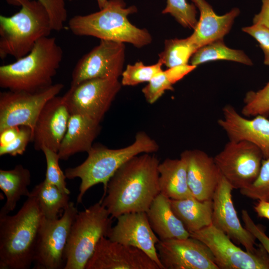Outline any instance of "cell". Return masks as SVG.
Segmentation results:
<instances>
[{
  "mask_svg": "<svg viewBox=\"0 0 269 269\" xmlns=\"http://www.w3.org/2000/svg\"><path fill=\"white\" fill-rule=\"evenodd\" d=\"M122 85L118 79H93L71 85L63 96L70 114L100 123Z\"/></svg>",
  "mask_w": 269,
  "mask_h": 269,
  "instance_id": "9c48e42d",
  "label": "cell"
},
{
  "mask_svg": "<svg viewBox=\"0 0 269 269\" xmlns=\"http://www.w3.org/2000/svg\"><path fill=\"white\" fill-rule=\"evenodd\" d=\"M70 0V1H71V0Z\"/></svg>",
  "mask_w": 269,
  "mask_h": 269,
  "instance_id": "ee69618b",
  "label": "cell"
},
{
  "mask_svg": "<svg viewBox=\"0 0 269 269\" xmlns=\"http://www.w3.org/2000/svg\"><path fill=\"white\" fill-rule=\"evenodd\" d=\"M100 9L103 8L107 4L108 0H96Z\"/></svg>",
  "mask_w": 269,
  "mask_h": 269,
  "instance_id": "7bdbcfd3",
  "label": "cell"
},
{
  "mask_svg": "<svg viewBox=\"0 0 269 269\" xmlns=\"http://www.w3.org/2000/svg\"><path fill=\"white\" fill-rule=\"evenodd\" d=\"M233 189L222 175L212 198V224L233 242L243 246L246 251L255 252L256 239L241 224L232 200Z\"/></svg>",
  "mask_w": 269,
  "mask_h": 269,
  "instance_id": "2e32d148",
  "label": "cell"
},
{
  "mask_svg": "<svg viewBox=\"0 0 269 269\" xmlns=\"http://www.w3.org/2000/svg\"><path fill=\"white\" fill-rule=\"evenodd\" d=\"M197 50L188 37L167 39L165 41L163 50L158 54V61L168 68L186 65Z\"/></svg>",
  "mask_w": 269,
  "mask_h": 269,
  "instance_id": "f546056e",
  "label": "cell"
},
{
  "mask_svg": "<svg viewBox=\"0 0 269 269\" xmlns=\"http://www.w3.org/2000/svg\"><path fill=\"white\" fill-rule=\"evenodd\" d=\"M163 64L159 61L154 64L145 65L141 61L129 64L122 74L123 86H134L145 82H149L163 70Z\"/></svg>",
  "mask_w": 269,
  "mask_h": 269,
  "instance_id": "4dcf8cb0",
  "label": "cell"
},
{
  "mask_svg": "<svg viewBox=\"0 0 269 269\" xmlns=\"http://www.w3.org/2000/svg\"><path fill=\"white\" fill-rule=\"evenodd\" d=\"M171 208L189 233L212 224L213 201H200L194 197L169 199Z\"/></svg>",
  "mask_w": 269,
  "mask_h": 269,
  "instance_id": "d4e9b609",
  "label": "cell"
},
{
  "mask_svg": "<svg viewBox=\"0 0 269 269\" xmlns=\"http://www.w3.org/2000/svg\"><path fill=\"white\" fill-rule=\"evenodd\" d=\"M85 269H160L142 251L103 237Z\"/></svg>",
  "mask_w": 269,
  "mask_h": 269,
  "instance_id": "e0dca14e",
  "label": "cell"
},
{
  "mask_svg": "<svg viewBox=\"0 0 269 269\" xmlns=\"http://www.w3.org/2000/svg\"><path fill=\"white\" fill-rule=\"evenodd\" d=\"M159 163L155 155L143 153L131 158L116 171L100 200L113 218L148 210L160 193Z\"/></svg>",
  "mask_w": 269,
  "mask_h": 269,
  "instance_id": "6da1fadb",
  "label": "cell"
},
{
  "mask_svg": "<svg viewBox=\"0 0 269 269\" xmlns=\"http://www.w3.org/2000/svg\"><path fill=\"white\" fill-rule=\"evenodd\" d=\"M116 219V224L112 227L106 237L111 241L142 251L160 269H163L156 247L160 240L152 230L146 213H128Z\"/></svg>",
  "mask_w": 269,
  "mask_h": 269,
  "instance_id": "9a60e30c",
  "label": "cell"
},
{
  "mask_svg": "<svg viewBox=\"0 0 269 269\" xmlns=\"http://www.w3.org/2000/svg\"><path fill=\"white\" fill-rule=\"evenodd\" d=\"M223 176L233 189L248 187L257 178L264 159L260 149L247 141H231L214 157Z\"/></svg>",
  "mask_w": 269,
  "mask_h": 269,
  "instance_id": "8fae6325",
  "label": "cell"
},
{
  "mask_svg": "<svg viewBox=\"0 0 269 269\" xmlns=\"http://www.w3.org/2000/svg\"><path fill=\"white\" fill-rule=\"evenodd\" d=\"M242 30L258 41L264 53V64L269 66V28L263 25L254 24L252 26L243 27Z\"/></svg>",
  "mask_w": 269,
  "mask_h": 269,
  "instance_id": "74e56055",
  "label": "cell"
},
{
  "mask_svg": "<svg viewBox=\"0 0 269 269\" xmlns=\"http://www.w3.org/2000/svg\"><path fill=\"white\" fill-rule=\"evenodd\" d=\"M158 149L157 142L143 131L138 132L134 141L123 148L111 149L101 143L93 144L84 162L65 170L67 179H81L77 204L82 202L88 189L100 183L104 186V193L102 199L103 198L109 180L123 164L134 156L143 153H153Z\"/></svg>",
  "mask_w": 269,
  "mask_h": 269,
  "instance_id": "3957f363",
  "label": "cell"
},
{
  "mask_svg": "<svg viewBox=\"0 0 269 269\" xmlns=\"http://www.w3.org/2000/svg\"><path fill=\"white\" fill-rule=\"evenodd\" d=\"M63 56V50L55 37H43L28 54L0 66V87L12 91L43 90L53 85Z\"/></svg>",
  "mask_w": 269,
  "mask_h": 269,
  "instance_id": "7a4b0ae2",
  "label": "cell"
},
{
  "mask_svg": "<svg viewBox=\"0 0 269 269\" xmlns=\"http://www.w3.org/2000/svg\"><path fill=\"white\" fill-rule=\"evenodd\" d=\"M150 225L160 240L190 237L181 221L173 212L168 198L159 193L146 212Z\"/></svg>",
  "mask_w": 269,
  "mask_h": 269,
  "instance_id": "603a6c76",
  "label": "cell"
},
{
  "mask_svg": "<svg viewBox=\"0 0 269 269\" xmlns=\"http://www.w3.org/2000/svg\"><path fill=\"white\" fill-rule=\"evenodd\" d=\"M101 130L100 123L79 114H71L57 152L60 160H67L78 152H88Z\"/></svg>",
  "mask_w": 269,
  "mask_h": 269,
  "instance_id": "7402d4cb",
  "label": "cell"
},
{
  "mask_svg": "<svg viewBox=\"0 0 269 269\" xmlns=\"http://www.w3.org/2000/svg\"><path fill=\"white\" fill-rule=\"evenodd\" d=\"M41 151L44 154L46 162V170L44 180L47 182L55 185L62 191L69 195L70 191L67 187L66 176L59 166L60 158L58 152L46 146H43Z\"/></svg>",
  "mask_w": 269,
  "mask_h": 269,
  "instance_id": "836d02e7",
  "label": "cell"
},
{
  "mask_svg": "<svg viewBox=\"0 0 269 269\" xmlns=\"http://www.w3.org/2000/svg\"><path fill=\"white\" fill-rule=\"evenodd\" d=\"M42 217L31 195L16 214L0 215V269L30 268Z\"/></svg>",
  "mask_w": 269,
  "mask_h": 269,
  "instance_id": "277c9868",
  "label": "cell"
},
{
  "mask_svg": "<svg viewBox=\"0 0 269 269\" xmlns=\"http://www.w3.org/2000/svg\"><path fill=\"white\" fill-rule=\"evenodd\" d=\"M112 219L101 201L78 211L68 238L64 269H85L98 242L112 228Z\"/></svg>",
  "mask_w": 269,
  "mask_h": 269,
  "instance_id": "52a82bcc",
  "label": "cell"
},
{
  "mask_svg": "<svg viewBox=\"0 0 269 269\" xmlns=\"http://www.w3.org/2000/svg\"><path fill=\"white\" fill-rule=\"evenodd\" d=\"M196 66L186 64L162 70L142 89L146 101L154 103L166 90H173L172 85L194 70Z\"/></svg>",
  "mask_w": 269,
  "mask_h": 269,
  "instance_id": "83f0119b",
  "label": "cell"
},
{
  "mask_svg": "<svg viewBox=\"0 0 269 269\" xmlns=\"http://www.w3.org/2000/svg\"><path fill=\"white\" fill-rule=\"evenodd\" d=\"M125 58L124 43L101 40L78 61L72 73L71 85L93 79H118L123 72Z\"/></svg>",
  "mask_w": 269,
  "mask_h": 269,
  "instance_id": "4fadbf2b",
  "label": "cell"
},
{
  "mask_svg": "<svg viewBox=\"0 0 269 269\" xmlns=\"http://www.w3.org/2000/svg\"><path fill=\"white\" fill-rule=\"evenodd\" d=\"M254 208L259 217L269 220V201L258 200Z\"/></svg>",
  "mask_w": 269,
  "mask_h": 269,
  "instance_id": "b9f144b4",
  "label": "cell"
},
{
  "mask_svg": "<svg viewBox=\"0 0 269 269\" xmlns=\"http://www.w3.org/2000/svg\"><path fill=\"white\" fill-rule=\"evenodd\" d=\"M156 247L163 269H219L209 248L192 237L159 240Z\"/></svg>",
  "mask_w": 269,
  "mask_h": 269,
  "instance_id": "5bb4252c",
  "label": "cell"
},
{
  "mask_svg": "<svg viewBox=\"0 0 269 269\" xmlns=\"http://www.w3.org/2000/svg\"><path fill=\"white\" fill-rule=\"evenodd\" d=\"M260 12L253 18V23L263 25L269 28V0H262Z\"/></svg>",
  "mask_w": 269,
  "mask_h": 269,
  "instance_id": "ab89813d",
  "label": "cell"
},
{
  "mask_svg": "<svg viewBox=\"0 0 269 269\" xmlns=\"http://www.w3.org/2000/svg\"><path fill=\"white\" fill-rule=\"evenodd\" d=\"M166 0V5L162 13L169 14L183 26L194 29L198 22L195 5L186 0Z\"/></svg>",
  "mask_w": 269,
  "mask_h": 269,
  "instance_id": "d6a6232c",
  "label": "cell"
},
{
  "mask_svg": "<svg viewBox=\"0 0 269 269\" xmlns=\"http://www.w3.org/2000/svg\"><path fill=\"white\" fill-rule=\"evenodd\" d=\"M242 218L245 228L261 243L269 257V238L266 235L262 228L256 225L246 210L242 211Z\"/></svg>",
  "mask_w": 269,
  "mask_h": 269,
  "instance_id": "f35d334b",
  "label": "cell"
},
{
  "mask_svg": "<svg viewBox=\"0 0 269 269\" xmlns=\"http://www.w3.org/2000/svg\"><path fill=\"white\" fill-rule=\"evenodd\" d=\"M241 114L245 117L269 116V82L262 89L248 92L244 98Z\"/></svg>",
  "mask_w": 269,
  "mask_h": 269,
  "instance_id": "1f68e13d",
  "label": "cell"
},
{
  "mask_svg": "<svg viewBox=\"0 0 269 269\" xmlns=\"http://www.w3.org/2000/svg\"><path fill=\"white\" fill-rule=\"evenodd\" d=\"M216 60H227L248 65L252 60L242 50L230 48L225 45L223 39H219L198 48L190 58L191 65H197Z\"/></svg>",
  "mask_w": 269,
  "mask_h": 269,
  "instance_id": "f1b7e54d",
  "label": "cell"
},
{
  "mask_svg": "<svg viewBox=\"0 0 269 269\" xmlns=\"http://www.w3.org/2000/svg\"><path fill=\"white\" fill-rule=\"evenodd\" d=\"M240 191L242 195L253 200L269 201V159H263L256 179Z\"/></svg>",
  "mask_w": 269,
  "mask_h": 269,
  "instance_id": "e575fe53",
  "label": "cell"
},
{
  "mask_svg": "<svg viewBox=\"0 0 269 269\" xmlns=\"http://www.w3.org/2000/svg\"><path fill=\"white\" fill-rule=\"evenodd\" d=\"M30 183V171L21 164L10 170H0V189L6 197L0 215H7L12 211L21 196H29L28 186Z\"/></svg>",
  "mask_w": 269,
  "mask_h": 269,
  "instance_id": "484cf974",
  "label": "cell"
},
{
  "mask_svg": "<svg viewBox=\"0 0 269 269\" xmlns=\"http://www.w3.org/2000/svg\"><path fill=\"white\" fill-rule=\"evenodd\" d=\"M137 10L134 5L126 7L123 0H108L98 11L72 17L68 27L75 35L129 43L141 48L150 44L152 37L146 29L138 28L129 20L128 16Z\"/></svg>",
  "mask_w": 269,
  "mask_h": 269,
  "instance_id": "5b68a950",
  "label": "cell"
},
{
  "mask_svg": "<svg viewBox=\"0 0 269 269\" xmlns=\"http://www.w3.org/2000/svg\"><path fill=\"white\" fill-rule=\"evenodd\" d=\"M63 88V84L56 83L34 93L10 90L0 92V132L20 126L28 127L32 131L45 104Z\"/></svg>",
  "mask_w": 269,
  "mask_h": 269,
  "instance_id": "7c38bea8",
  "label": "cell"
},
{
  "mask_svg": "<svg viewBox=\"0 0 269 269\" xmlns=\"http://www.w3.org/2000/svg\"><path fill=\"white\" fill-rule=\"evenodd\" d=\"M18 0H6L9 4L16 5ZM47 10L53 30L59 31L64 27L67 18V12L65 7V0H37Z\"/></svg>",
  "mask_w": 269,
  "mask_h": 269,
  "instance_id": "d590c367",
  "label": "cell"
},
{
  "mask_svg": "<svg viewBox=\"0 0 269 269\" xmlns=\"http://www.w3.org/2000/svg\"><path fill=\"white\" fill-rule=\"evenodd\" d=\"M212 253L219 269H269V257L260 245L254 253L244 251L212 224L190 233Z\"/></svg>",
  "mask_w": 269,
  "mask_h": 269,
  "instance_id": "30bf717a",
  "label": "cell"
},
{
  "mask_svg": "<svg viewBox=\"0 0 269 269\" xmlns=\"http://www.w3.org/2000/svg\"><path fill=\"white\" fill-rule=\"evenodd\" d=\"M199 10L200 16L193 33L188 37L190 42L198 49L219 39L230 30L240 10L234 8L223 15H218L205 0H191Z\"/></svg>",
  "mask_w": 269,
  "mask_h": 269,
  "instance_id": "44dd1931",
  "label": "cell"
},
{
  "mask_svg": "<svg viewBox=\"0 0 269 269\" xmlns=\"http://www.w3.org/2000/svg\"><path fill=\"white\" fill-rule=\"evenodd\" d=\"M78 212L74 203L70 202L60 218L49 219L43 216L34 249L33 269H64L68 238Z\"/></svg>",
  "mask_w": 269,
  "mask_h": 269,
  "instance_id": "ba28073f",
  "label": "cell"
},
{
  "mask_svg": "<svg viewBox=\"0 0 269 269\" xmlns=\"http://www.w3.org/2000/svg\"><path fill=\"white\" fill-rule=\"evenodd\" d=\"M29 195L35 198L42 216L49 219L59 218L70 203L69 194L45 180L35 185Z\"/></svg>",
  "mask_w": 269,
  "mask_h": 269,
  "instance_id": "4316f807",
  "label": "cell"
},
{
  "mask_svg": "<svg viewBox=\"0 0 269 269\" xmlns=\"http://www.w3.org/2000/svg\"><path fill=\"white\" fill-rule=\"evenodd\" d=\"M71 114L63 96H55L44 106L32 130L31 141L36 150L46 146L58 152Z\"/></svg>",
  "mask_w": 269,
  "mask_h": 269,
  "instance_id": "ac0fdd59",
  "label": "cell"
},
{
  "mask_svg": "<svg viewBox=\"0 0 269 269\" xmlns=\"http://www.w3.org/2000/svg\"><path fill=\"white\" fill-rule=\"evenodd\" d=\"M223 117L218 124L224 131L229 140H245L252 143L261 151L264 159H269V120L258 115L252 119L244 117L230 105L222 110Z\"/></svg>",
  "mask_w": 269,
  "mask_h": 269,
  "instance_id": "d6986e66",
  "label": "cell"
},
{
  "mask_svg": "<svg viewBox=\"0 0 269 269\" xmlns=\"http://www.w3.org/2000/svg\"><path fill=\"white\" fill-rule=\"evenodd\" d=\"M160 193L170 199L194 197L189 188L185 160L166 158L158 166Z\"/></svg>",
  "mask_w": 269,
  "mask_h": 269,
  "instance_id": "cb8c5ba5",
  "label": "cell"
},
{
  "mask_svg": "<svg viewBox=\"0 0 269 269\" xmlns=\"http://www.w3.org/2000/svg\"><path fill=\"white\" fill-rule=\"evenodd\" d=\"M32 130L26 126H20L19 132L15 138L9 144L0 146V156L8 154L15 156L22 155L25 152L26 147L31 141Z\"/></svg>",
  "mask_w": 269,
  "mask_h": 269,
  "instance_id": "8d00e7d4",
  "label": "cell"
},
{
  "mask_svg": "<svg viewBox=\"0 0 269 269\" xmlns=\"http://www.w3.org/2000/svg\"><path fill=\"white\" fill-rule=\"evenodd\" d=\"M20 9L13 15H0V57L16 60L28 54L40 39L53 28L49 14L37 0H18Z\"/></svg>",
  "mask_w": 269,
  "mask_h": 269,
  "instance_id": "8992f818",
  "label": "cell"
},
{
  "mask_svg": "<svg viewBox=\"0 0 269 269\" xmlns=\"http://www.w3.org/2000/svg\"><path fill=\"white\" fill-rule=\"evenodd\" d=\"M20 127H13L5 129L0 132V146L11 143L18 135Z\"/></svg>",
  "mask_w": 269,
  "mask_h": 269,
  "instance_id": "60d3db41",
  "label": "cell"
},
{
  "mask_svg": "<svg viewBox=\"0 0 269 269\" xmlns=\"http://www.w3.org/2000/svg\"><path fill=\"white\" fill-rule=\"evenodd\" d=\"M180 157L186 163L187 182L193 196L200 201L212 200L222 176L214 157L196 149L185 150Z\"/></svg>",
  "mask_w": 269,
  "mask_h": 269,
  "instance_id": "ffe728a7",
  "label": "cell"
}]
</instances>
